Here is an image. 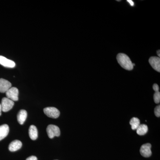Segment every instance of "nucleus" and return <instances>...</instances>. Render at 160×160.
<instances>
[{
	"instance_id": "f257e3e1",
	"label": "nucleus",
	"mask_w": 160,
	"mask_h": 160,
	"mask_svg": "<svg viewBox=\"0 0 160 160\" xmlns=\"http://www.w3.org/2000/svg\"><path fill=\"white\" fill-rule=\"evenodd\" d=\"M117 59L120 66L124 69L127 70H132L133 69L132 63L127 55L122 53H119L117 56Z\"/></svg>"
},
{
	"instance_id": "f03ea898",
	"label": "nucleus",
	"mask_w": 160,
	"mask_h": 160,
	"mask_svg": "<svg viewBox=\"0 0 160 160\" xmlns=\"http://www.w3.org/2000/svg\"><path fill=\"white\" fill-rule=\"evenodd\" d=\"M47 134L50 138H53L54 137H59L60 135V129L58 126L55 125H50L46 129Z\"/></svg>"
},
{
	"instance_id": "7ed1b4c3",
	"label": "nucleus",
	"mask_w": 160,
	"mask_h": 160,
	"mask_svg": "<svg viewBox=\"0 0 160 160\" xmlns=\"http://www.w3.org/2000/svg\"><path fill=\"white\" fill-rule=\"evenodd\" d=\"M14 102L7 98H3L1 102L2 111L7 112L12 109L14 106Z\"/></svg>"
},
{
	"instance_id": "20e7f679",
	"label": "nucleus",
	"mask_w": 160,
	"mask_h": 160,
	"mask_svg": "<svg viewBox=\"0 0 160 160\" xmlns=\"http://www.w3.org/2000/svg\"><path fill=\"white\" fill-rule=\"evenodd\" d=\"M43 111L45 114L49 118H57L60 116L59 110L55 107H47L45 108Z\"/></svg>"
},
{
	"instance_id": "39448f33",
	"label": "nucleus",
	"mask_w": 160,
	"mask_h": 160,
	"mask_svg": "<svg viewBox=\"0 0 160 160\" xmlns=\"http://www.w3.org/2000/svg\"><path fill=\"white\" fill-rule=\"evenodd\" d=\"M6 93L7 98L12 101L15 102L18 100L19 91L16 87H11Z\"/></svg>"
},
{
	"instance_id": "423d86ee",
	"label": "nucleus",
	"mask_w": 160,
	"mask_h": 160,
	"mask_svg": "<svg viewBox=\"0 0 160 160\" xmlns=\"http://www.w3.org/2000/svg\"><path fill=\"white\" fill-rule=\"evenodd\" d=\"M151 145L149 143L143 144L140 148V153L143 157L149 158L151 156L152 152L151 150Z\"/></svg>"
},
{
	"instance_id": "0eeeda50",
	"label": "nucleus",
	"mask_w": 160,
	"mask_h": 160,
	"mask_svg": "<svg viewBox=\"0 0 160 160\" xmlns=\"http://www.w3.org/2000/svg\"><path fill=\"white\" fill-rule=\"evenodd\" d=\"M0 64L6 68H13L16 66L14 62L2 56H0Z\"/></svg>"
},
{
	"instance_id": "6e6552de",
	"label": "nucleus",
	"mask_w": 160,
	"mask_h": 160,
	"mask_svg": "<svg viewBox=\"0 0 160 160\" xmlns=\"http://www.w3.org/2000/svg\"><path fill=\"white\" fill-rule=\"evenodd\" d=\"M149 63L156 71L160 72V58L157 57H152L149 59Z\"/></svg>"
},
{
	"instance_id": "1a4fd4ad",
	"label": "nucleus",
	"mask_w": 160,
	"mask_h": 160,
	"mask_svg": "<svg viewBox=\"0 0 160 160\" xmlns=\"http://www.w3.org/2000/svg\"><path fill=\"white\" fill-rule=\"evenodd\" d=\"M12 86L11 83L4 79H0V92H6Z\"/></svg>"
},
{
	"instance_id": "9d476101",
	"label": "nucleus",
	"mask_w": 160,
	"mask_h": 160,
	"mask_svg": "<svg viewBox=\"0 0 160 160\" xmlns=\"http://www.w3.org/2000/svg\"><path fill=\"white\" fill-rule=\"evenodd\" d=\"M22 145V144L21 141H19V140H14L9 144V151L11 152L17 151L21 149Z\"/></svg>"
},
{
	"instance_id": "9b49d317",
	"label": "nucleus",
	"mask_w": 160,
	"mask_h": 160,
	"mask_svg": "<svg viewBox=\"0 0 160 160\" xmlns=\"http://www.w3.org/2000/svg\"><path fill=\"white\" fill-rule=\"evenodd\" d=\"M27 117V112L24 109H21L18 113L17 118L18 122L20 125H23L25 122Z\"/></svg>"
},
{
	"instance_id": "f8f14e48",
	"label": "nucleus",
	"mask_w": 160,
	"mask_h": 160,
	"mask_svg": "<svg viewBox=\"0 0 160 160\" xmlns=\"http://www.w3.org/2000/svg\"><path fill=\"white\" fill-rule=\"evenodd\" d=\"M9 130V126L6 124L0 126V141L8 135Z\"/></svg>"
},
{
	"instance_id": "ddd939ff",
	"label": "nucleus",
	"mask_w": 160,
	"mask_h": 160,
	"mask_svg": "<svg viewBox=\"0 0 160 160\" xmlns=\"http://www.w3.org/2000/svg\"><path fill=\"white\" fill-rule=\"evenodd\" d=\"M29 137L32 140H35L38 137V131L37 128L34 125H32L29 128Z\"/></svg>"
},
{
	"instance_id": "4468645a",
	"label": "nucleus",
	"mask_w": 160,
	"mask_h": 160,
	"mask_svg": "<svg viewBox=\"0 0 160 160\" xmlns=\"http://www.w3.org/2000/svg\"><path fill=\"white\" fill-rule=\"evenodd\" d=\"M136 130L137 133L139 135H144L148 132V126L145 124H140Z\"/></svg>"
},
{
	"instance_id": "2eb2a0df",
	"label": "nucleus",
	"mask_w": 160,
	"mask_h": 160,
	"mask_svg": "<svg viewBox=\"0 0 160 160\" xmlns=\"http://www.w3.org/2000/svg\"><path fill=\"white\" fill-rule=\"evenodd\" d=\"M130 125L131 126V128L132 130H136L140 125V120L138 118H133L130 120Z\"/></svg>"
},
{
	"instance_id": "dca6fc26",
	"label": "nucleus",
	"mask_w": 160,
	"mask_h": 160,
	"mask_svg": "<svg viewBox=\"0 0 160 160\" xmlns=\"http://www.w3.org/2000/svg\"><path fill=\"white\" fill-rule=\"evenodd\" d=\"M153 99L155 103L156 104H159L160 102V92H155L153 96Z\"/></svg>"
},
{
	"instance_id": "f3484780",
	"label": "nucleus",
	"mask_w": 160,
	"mask_h": 160,
	"mask_svg": "<svg viewBox=\"0 0 160 160\" xmlns=\"http://www.w3.org/2000/svg\"><path fill=\"white\" fill-rule=\"evenodd\" d=\"M154 114L156 116L159 118L160 116V105L157 106L154 109Z\"/></svg>"
},
{
	"instance_id": "a211bd4d",
	"label": "nucleus",
	"mask_w": 160,
	"mask_h": 160,
	"mask_svg": "<svg viewBox=\"0 0 160 160\" xmlns=\"http://www.w3.org/2000/svg\"><path fill=\"white\" fill-rule=\"evenodd\" d=\"M152 88H153V90L155 91V92L159 91V86H158L157 84H154V85H153V87H152Z\"/></svg>"
},
{
	"instance_id": "6ab92c4d",
	"label": "nucleus",
	"mask_w": 160,
	"mask_h": 160,
	"mask_svg": "<svg viewBox=\"0 0 160 160\" xmlns=\"http://www.w3.org/2000/svg\"><path fill=\"white\" fill-rule=\"evenodd\" d=\"M26 160H38L37 158L34 156H32L29 157L27 158Z\"/></svg>"
},
{
	"instance_id": "aec40b11",
	"label": "nucleus",
	"mask_w": 160,
	"mask_h": 160,
	"mask_svg": "<svg viewBox=\"0 0 160 160\" xmlns=\"http://www.w3.org/2000/svg\"><path fill=\"white\" fill-rule=\"evenodd\" d=\"M127 2H128L131 6H134V2L132 0H127Z\"/></svg>"
},
{
	"instance_id": "412c9836",
	"label": "nucleus",
	"mask_w": 160,
	"mask_h": 160,
	"mask_svg": "<svg viewBox=\"0 0 160 160\" xmlns=\"http://www.w3.org/2000/svg\"><path fill=\"white\" fill-rule=\"evenodd\" d=\"M157 54H158V56L159 58H160V50H158V51H157Z\"/></svg>"
},
{
	"instance_id": "4be33fe9",
	"label": "nucleus",
	"mask_w": 160,
	"mask_h": 160,
	"mask_svg": "<svg viewBox=\"0 0 160 160\" xmlns=\"http://www.w3.org/2000/svg\"><path fill=\"white\" fill-rule=\"evenodd\" d=\"M2 107H1V104H0V116H1V115H2Z\"/></svg>"
},
{
	"instance_id": "5701e85b",
	"label": "nucleus",
	"mask_w": 160,
	"mask_h": 160,
	"mask_svg": "<svg viewBox=\"0 0 160 160\" xmlns=\"http://www.w3.org/2000/svg\"></svg>"
}]
</instances>
